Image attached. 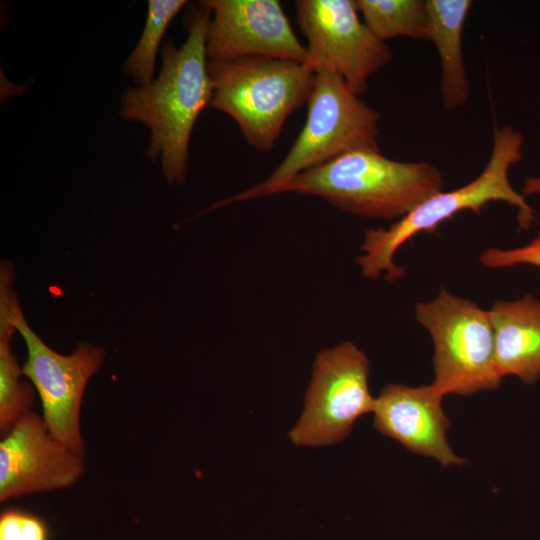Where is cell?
Masks as SVG:
<instances>
[{
  "mask_svg": "<svg viewBox=\"0 0 540 540\" xmlns=\"http://www.w3.org/2000/svg\"><path fill=\"white\" fill-rule=\"evenodd\" d=\"M210 15L203 6L193 12L183 45L177 48L171 37L163 42L157 78L149 85L128 88L121 98L120 118L150 129L145 156L151 161L161 157L162 173L170 185H181L186 179L191 134L212 98L206 54Z\"/></svg>",
  "mask_w": 540,
  "mask_h": 540,
  "instance_id": "obj_1",
  "label": "cell"
},
{
  "mask_svg": "<svg viewBox=\"0 0 540 540\" xmlns=\"http://www.w3.org/2000/svg\"><path fill=\"white\" fill-rule=\"evenodd\" d=\"M523 145L520 131L509 125L496 127L489 161L474 180L430 196L387 229L367 230L360 246L363 253L355 259L362 276L378 279L385 272L389 281L402 277L406 269L395 264L394 255L405 242L420 232H433L442 222L464 210L479 214L492 201H504L516 207L519 226L529 229L535 220L534 210L525 196L515 191L508 177L511 166L523 158Z\"/></svg>",
  "mask_w": 540,
  "mask_h": 540,
  "instance_id": "obj_2",
  "label": "cell"
},
{
  "mask_svg": "<svg viewBox=\"0 0 540 540\" xmlns=\"http://www.w3.org/2000/svg\"><path fill=\"white\" fill-rule=\"evenodd\" d=\"M443 185L441 172L431 163L396 161L380 151L355 150L296 175L274 195H314L355 215L392 220L443 191Z\"/></svg>",
  "mask_w": 540,
  "mask_h": 540,
  "instance_id": "obj_3",
  "label": "cell"
},
{
  "mask_svg": "<svg viewBox=\"0 0 540 540\" xmlns=\"http://www.w3.org/2000/svg\"><path fill=\"white\" fill-rule=\"evenodd\" d=\"M306 122L267 179L211 205L206 212L239 201L271 196L296 175L355 150L380 151L378 111L356 95L338 74L315 73Z\"/></svg>",
  "mask_w": 540,
  "mask_h": 540,
  "instance_id": "obj_4",
  "label": "cell"
},
{
  "mask_svg": "<svg viewBox=\"0 0 540 540\" xmlns=\"http://www.w3.org/2000/svg\"><path fill=\"white\" fill-rule=\"evenodd\" d=\"M210 106L237 123L254 149L269 152L291 113L307 104L315 71L296 61L246 57L209 61Z\"/></svg>",
  "mask_w": 540,
  "mask_h": 540,
  "instance_id": "obj_5",
  "label": "cell"
},
{
  "mask_svg": "<svg viewBox=\"0 0 540 540\" xmlns=\"http://www.w3.org/2000/svg\"><path fill=\"white\" fill-rule=\"evenodd\" d=\"M415 318L434 344L433 385L443 395L467 396L499 388L495 335L489 310L440 288L415 305Z\"/></svg>",
  "mask_w": 540,
  "mask_h": 540,
  "instance_id": "obj_6",
  "label": "cell"
},
{
  "mask_svg": "<svg viewBox=\"0 0 540 540\" xmlns=\"http://www.w3.org/2000/svg\"><path fill=\"white\" fill-rule=\"evenodd\" d=\"M369 370L367 356L353 342L321 350L313 364L304 410L289 432L292 443L322 447L345 439L361 416L373 412Z\"/></svg>",
  "mask_w": 540,
  "mask_h": 540,
  "instance_id": "obj_7",
  "label": "cell"
},
{
  "mask_svg": "<svg viewBox=\"0 0 540 540\" xmlns=\"http://www.w3.org/2000/svg\"><path fill=\"white\" fill-rule=\"evenodd\" d=\"M296 23L306 39L308 65L341 76L358 96L392 60V50L358 16L354 0H297Z\"/></svg>",
  "mask_w": 540,
  "mask_h": 540,
  "instance_id": "obj_8",
  "label": "cell"
},
{
  "mask_svg": "<svg viewBox=\"0 0 540 540\" xmlns=\"http://www.w3.org/2000/svg\"><path fill=\"white\" fill-rule=\"evenodd\" d=\"M13 319L27 348L23 374L40 397L46 427L57 440L85 456L80 428L81 403L89 379L104 361L105 351L85 342L69 355L59 354L32 330L19 303Z\"/></svg>",
  "mask_w": 540,
  "mask_h": 540,
  "instance_id": "obj_9",
  "label": "cell"
},
{
  "mask_svg": "<svg viewBox=\"0 0 540 540\" xmlns=\"http://www.w3.org/2000/svg\"><path fill=\"white\" fill-rule=\"evenodd\" d=\"M213 13L206 36L209 61L272 57L308 63L304 45L296 37L277 0H202Z\"/></svg>",
  "mask_w": 540,
  "mask_h": 540,
  "instance_id": "obj_10",
  "label": "cell"
},
{
  "mask_svg": "<svg viewBox=\"0 0 540 540\" xmlns=\"http://www.w3.org/2000/svg\"><path fill=\"white\" fill-rule=\"evenodd\" d=\"M83 455L51 435L42 416L26 414L0 442V502L69 488L84 474Z\"/></svg>",
  "mask_w": 540,
  "mask_h": 540,
  "instance_id": "obj_11",
  "label": "cell"
},
{
  "mask_svg": "<svg viewBox=\"0 0 540 540\" xmlns=\"http://www.w3.org/2000/svg\"><path fill=\"white\" fill-rule=\"evenodd\" d=\"M443 395L433 385L411 387L391 383L375 398L374 427L413 453L434 458L442 466L464 465L448 443L450 421Z\"/></svg>",
  "mask_w": 540,
  "mask_h": 540,
  "instance_id": "obj_12",
  "label": "cell"
},
{
  "mask_svg": "<svg viewBox=\"0 0 540 540\" xmlns=\"http://www.w3.org/2000/svg\"><path fill=\"white\" fill-rule=\"evenodd\" d=\"M489 312L499 374L535 383L540 378V301L525 294L513 301H495Z\"/></svg>",
  "mask_w": 540,
  "mask_h": 540,
  "instance_id": "obj_13",
  "label": "cell"
},
{
  "mask_svg": "<svg viewBox=\"0 0 540 540\" xmlns=\"http://www.w3.org/2000/svg\"><path fill=\"white\" fill-rule=\"evenodd\" d=\"M429 39L441 64V96L444 107L454 110L469 99L470 84L462 56V34L470 0H426Z\"/></svg>",
  "mask_w": 540,
  "mask_h": 540,
  "instance_id": "obj_14",
  "label": "cell"
},
{
  "mask_svg": "<svg viewBox=\"0 0 540 540\" xmlns=\"http://www.w3.org/2000/svg\"><path fill=\"white\" fill-rule=\"evenodd\" d=\"M14 273H0V434L5 436L26 414L32 412L35 392L21 379L23 370L11 349L16 330L14 310L19 303L12 290Z\"/></svg>",
  "mask_w": 540,
  "mask_h": 540,
  "instance_id": "obj_15",
  "label": "cell"
},
{
  "mask_svg": "<svg viewBox=\"0 0 540 540\" xmlns=\"http://www.w3.org/2000/svg\"><path fill=\"white\" fill-rule=\"evenodd\" d=\"M363 22L381 41L395 37L429 39L426 0H355Z\"/></svg>",
  "mask_w": 540,
  "mask_h": 540,
  "instance_id": "obj_16",
  "label": "cell"
},
{
  "mask_svg": "<svg viewBox=\"0 0 540 540\" xmlns=\"http://www.w3.org/2000/svg\"><path fill=\"white\" fill-rule=\"evenodd\" d=\"M186 0H149L145 25L135 48L126 58L122 70L138 86L154 81L155 63L167 28Z\"/></svg>",
  "mask_w": 540,
  "mask_h": 540,
  "instance_id": "obj_17",
  "label": "cell"
},
{
  "mask_svg": "<svg viewBox=\"0 0 540 540\" xmlns=\"http://www.w3.org/2000/svg\"><path fill=\"white\" fill-rule=\"evenodd\" d=\"M490 268H507L516 265H532L540 268V230L528 244L513 248H489L479 257Z\"/></svg>",
  "mask_w": 540,
  "mask_h": 540,
  "instance_id": "obj_18",
  "label": "cell"
},
{
  "mask_svg": "<svg viewBox=\"0 0 540 540\" xmlns=\"http://www.w3.org/2000/svg\"><path fill=\"white\" fill-rule=\"evenodd\" d=\"M0 540H47V529L31 514L8 510L0 517Z\"/></svg>",
  "mask_w": 540,
  "mask_h": 540,
  "instance_id": "obj_19",
  "label": "cell"
},
{
  "mask_svg": "<svg viewBox=\"0 0 540 540\" xmlns=\"http://www.w3.org/2000/svg\"><path fill=\"white\" fill-rule=\"evenodd\" d=\"M522 194L524 196L533 194L540 195V177H528L525 179L522 187Z\"/></svg>",
  "mask_w": 540,
  "mask_h": 540,
  "instance_id": "obj_20",
  "label": "cell"
}]
</instances>
